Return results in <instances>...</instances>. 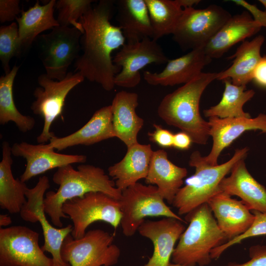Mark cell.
Listing matches in <instances>:
<instances>
[{
	"instance_id": "6da1fadb",
	"label": "cell",
	"mask_w": 266,
	"mask_h": 266,
	"mask_svg": "<svg viewBox=\"0 0 266 266\" xmlns=\"http://www.w3.org/2000/svg\"><path fill=\"white\" fill-rule=\"evenodd\" d=\"M114 1L100 0L79 19L84 30L80 41L82 53L74 64V72L107 91L113 89L115 77L121 70L114 64L111 54L126 42L120 28L110 22Z\"/></svg>"
},
{
	"instance_id": "7a4b0ae2",
	"label": "cell",
	"mask_w": 266,
	"mask_h": 266,
	"mask_svg": "<svg viewBox=\"0 0 266 266\" xmlns=\"http://www.w3.org/2000/svg\"><path fill=\"white\" fill-rule=\"evenodd\" d=\"M53 181L59 186L56 192L45 193L44 208L52 224L63 227L62 218H68L62 211L65 202L81 197L90 192H101L119 200L122 191L115 186L104 170L91 165L81 164L75 169L71 165L59 167L53 175Z\"/></svg>"
},
{
	"instance_id": "3957f363",
	"label": "cell",
	"mask_w": 266,
	"mask_h": 266,
	"mask_svg": "<svg viewBox=\"0 0 266 266\" xmlns=\"http://www.w3.org/2000/svg\"><path fill=\"white\" fill-rule=\"evenodd\" d=\"M217 72H201L190 82L166 95L158 108L159 116L167 125L187 133L193 143L205 145L209 126L200 112V102L203 92L214 80Z\"/></svg>"
},
{
	"instance_id": "277c9868",
	"label": "cell",
	"mask_w": 266,
	"mask_h": 266,
	"mask_svg": "<svg viewBox=\"0 0 266 266\" xmlns=\"http://www.w3.org/2000/svg\"><path fill=\"white\" fill-rule=\"evenodd\" d=\"M189 222L173 252V263L184 266H204L211 261L212 250L224 244L227 237L219 227L206 203L186 215Z\"/></svg>"
},
{
	"instance_id": "5b68a950",
	"label": "cell",
	"mask_w": 266,
	"mask_h": 266,
	"mask_svg": "<svg viewBox=\"0 0 266 266\" xmlns=\"http://www.w3.org/2000/svg\"><path fill=\"white\" fill-rule=\"evenodd\" d=\"M248 151V147L236 149L229 160L216 166L207 163L199 151H194L189 164L195 167V172L186 179L185 185L180 189L172 203L178 214L187 215L221 192L220 182L237 161L246 158Z\"/></svg>"
},
{
	"instance_id": "8992f818",
	"label": "cell",
	"mask_w": 266,
	"mask_h": 266,
	"mask_svg": "<svg viewBox=\"0 0 266 266\" xmlns=\"http://www.w3.org/2000/svg\"><path fill=\"white\" fill-rule=\"evenodd\" d=\"M119 201L122 213L120 225L127 237L133 236L148 217H170L186 223L166 204L154 185L137 182L123 190Z\"/></svg>"
},
{
	"instance_id": "52a82bcc",
	"label": "cell",
	"mask_w": 266,
	"mask_h": 266,
	"mask_svg": "<svg viewBox=\"0 0 266 266\" xmlns=\"http://www.w3.org/2000/svg\"><path fill=\"white\" fill-rule=\"evenodd\" d=\"M82 33L74 27L59 26L38 36V55L52 79L62 80L69 66L80 56Z\"/></svg>"
},
{
	"instance_id": "ba28073f",
	"label": "cell",
	"mask_w": 266,
	"mask_h": 266,
	"mask_svg": "<svg viewBox=\"0 0 266 266\" xmlns=\"http://www.w3.org/2000/svg\"><path fill=\"white\" fill-rule=\"evenodd\" d=\"M114 240L113 234L100 229L89 231L78 239L69 233L63 242L61 255L70 266H112L121 254Z\"/></svg>"
},
{
	"instance_id": "9c48e42d",
	"label": "cell",
	"mask_w": 266,
	"mask_h": 266,
	"mask_svg": "<svg viewBox=\"0 0 266 266\" xmlns=\"http://www.w3.org/2000/svg\"><path fill=\"white\" fill-rule=\"evenodd\" d=\"M84 79L79 72H69L62 80L55 81L46 73L38 76L37 82L40 87L34 90L35 100L31 106L33 113L41 116L44 120L42 130L36 138L38 143L50 141L55 136L50 131L52 123L62 114L68 94Z\"/></svg>"
},
{
	"instance_id": "30bf717a",
	"label": "cell",
	"mask_w": 266,
	"mask_h": 266,
	"mask_svg": "<svg viewBox=\"0 0 266 266\" xmlns=\"http://www.w3.org/2000/svg\"><path fill=\"white\" fill-rule=\"evenodd\" d=\"M62 211L72 221L71 234L74 239L83 237L88 227L97 221L105 222L116 230L122 217L119 200L99 192L66 200Z\"/></svg>"
},
{
	"instance_id": "8fae6325",
	"label": "cell",
	"mask_w": 266,
	"mask_h": 266,
	"mask_svg": "<svg viewBox=\"0 0 266 266\" xmlns=\"http://www.w3.org/2000/svg\"><path fill=\"white\" fill-rule=\"evenodd\" d=\"M232 16L215 4L203 9H184L173 39L184 51L202 47Z\"/></svg>"
},
{
	"instance_id": "7c38bea8",
	"label": "cell",
	"mask_w": 266,
	"mask_h": 266,
	"mask_svg": "<svg viewBox=\"0 0 266 266\" xmlns=\"http://www.w3.org/2000/svg\"><path fill=\"white\" fill-rule=\"evenodd\" d=\"M39 233L23 226L0 229V266H53L39 245Z\"/></svg>"
},
{
	"instance_id": "4fadbf2b",
	"label": "cell",
	"mask_w": 266,
	"mask_h": 266,
	"mask_svg": "<svg viewBox=\"0 0 266 266\" xmlns=\"http://www.w3.org/2000/svg\"><path fill=\"white\" fill-rule=\"evenodd\" d=\"M50 186L48 178L43 176L39 178L34 187L28 188L26 193L27 202L20 212V216L27 222H39L44 239V244L41 248L43 252H49L52 255L53 266H70L63 260L61 249L65 238L71 233L73 226L68 225L64 228H56L47 219L44 199L45 192Z\"/></svg>"
},
{
	"instance_id": "5bb4252c",
	"label": "cell",
	"mask_w": 266,
	"mask_h": 266,
	"mask_svg": "<svg viewBox=\"0 0 266 266\" xmlns=\"http://www.w3.org/2000/svg\"><path fill=\"white\" fill-rule=\"evenodd\" d=\"M169 61L157 41L147 37L135 42H126L113 57L121 70L114 79L115 85L133 88L141 81L140 70L151 64H164Z\"/></svg>"
},
{
	"instance_id": "9a60e30c",
	"label": "cell",
	"mask_w": 266,
	"mask_h": 266,
	"mask_svg": "<svg viewBox=\"0 0 266 266\" xmlns=\"http://www.w3.org/2000/svg\"><path fill=\"white\" fill-rule=\"evenodd\" d=\"M12 154L25 159V169L20 180L26 182L32 177L46 171L75 163L86 162L83 155H68L56 152L48 144H33L26 142L15 143L11 146Z\"/></svg>"
},
{
	"instance_id": "2e32d148",
	"label": "cell",
	"mask_w": 266,
	"mask_h": 266,
	"mask_svg": "<svg viewBox=\"0 0 266 266\" xmlns=\"http://www.w3.org/2000/svg\"><path fill=\"white\" fill-rule=\"evenodd\" d=\"M209 136L213 139L209 154L204 156L207 163L211 166L218 164L222 151L247 131L260 130L266 133V114L260 113L255 118H209Z\"/></svg>"
},
{
	"instance_id": "e0dca14e",
	"label": "cell",
	"mask_w": 266,
	"mask_h": 266,
	"mask_svg": "<svg viewBox=\"0 0 266 266\" xmlns=\"http://www.w3.org/2000/svg\"><path fill=\"white\" fill-rule=\"evenodd\" d=\"M183 222L166 217L157 221H145L138 228L139 233L149 239L153 253L143 266H168L177 240L185 230Z\"/></svg>"
},
{
	"instance_id": "ac0fdd59",
	"label": "cell",
	"mask_w": 266,
	"mask_h": 266,
	"mask_svg": "<svg viewBox=\"0 0 266 266\" xmlns=\"http://www.w3.org/2000/svg\"><path fill=\"white\" fill-rule=\"evenodd\" d=\"M203 47L190 51L183 56L169 60L159 72L143 71L144 79L153 86H174L186 84L202 72V69L212 61Z\"/></svg>"
},
{
	"instance_id": "d6986e66",
	"label": "cell",
	"mask_w": 266,
	"mask_h": 266,
	"mask_svg": "<svg viewBox=\"0 0 266 266\" xmlns=\"http://www.w3.org/2000/svg\"><path fill=\"white\" fill-rule=\"evenodd\" d=\"M231 197L219 192L207 202L228 240L245 233L255 218L253 213L241 200Z\"/></svg>"
},
{
	"instance_id": "ffe728a7",
	"label": "cell",
	"mask_w": 266,
	"mask_h": 266,
	"mask_svg": "<svg viewBox=\"0 0 266 266\" xmlns=\"http://www.w3.org/2000/svg\"><path fill=\"white\" fill-rule=\"evenodd\" d=\"M244 159L237 161L231 174L223 179L219 185L220 191L231 196L238 197L251 211L266 214V188L249 173Z\"/></svg>"
},
{
	"instance_id": "44dd1931",
	"label": "cell",
	"mask_w": 266,
	"mask_h": 266,
	"mask_svg": "<svg viewBox=\"0 0 266 266\" xmlns=\"http://www.w3.org/2000/svg\"><path fill=\"white\" fill-rule=\"evenodd\" d=\"M262 27L247 11L232 16L203 46L211 59L221 58L232 46L258 33Z\"/></svg>"
},
{
	"instance_id": "7402d4cb",
	"label": "cell",
	"mask_w": 266,
	"mask_h": 266,
	"mask_svg": "<svg viewBox=\"0 0 266 266\" xmlns=\"http://www.w3.org/2000/svg\"><path fill=\"white\" fill-rule=\"evenodd\" d=\"M111 105L97 110L88 122L72 133L62 137L54 136L48 145L54 149L63 150L79 145H90L115 137Z\"/></svg>"
},
{
	"instance_id": "603a6c76",
	"label": "cell",
	"mask_w": 266,
	"mask_h": 266,
	"mask_svg": "<svg viewBox=\"0 0 266 266\" xmlns=\"http://www.w3.org/2000/svg\"><path fill=\"white\" fill-rule=\"evenodd\" d=\"M138 99L135 93L121 91L115 95L111 104L115 136L127 148L138 143L137 135L144 125V120L135 110Z\"/></svg>"
},
{
	"instance_id": "cb8c5ba5",
	"label": "cell",
	"mask_w": 266,
	"mask_h": 266,
	"mask_svg": "<svg viewBox=\"0 0 266 266\" xmlns=\"http://www.w3.org/2000/svg\"><path fill=\"white\" fill-rule=\"evenodd\" d=\"M187 173L186 168L175 165L168 159L166 151L159 149L153 152L145 181L149 185H156L164 200L172 204Z\"/></svg>"
},
{
	"instance_id": "d4e9b609",
	"label": "cell",
	"mask_w": 266,
	"mask_h": 266,
	"mask_svg": "<svg viewBox=\"0 0 266 266\" xmlns=\"http://www.w3.org/2000/svg\"><path fill=\"white\" fill-rule=\"evenodd\" d=\"M153 152L150 144L138 142L127 148L124 158L108 168L109 175L115 180L116 187L123 191L145 179Z\"/></svg>"
},
{
	"instance_id": "484cf974",
	"label": "cell",
	"mask_w": 266,
	"mask_h": 266,
	"mask_svg": "<svg viewBox=\"0 0 266 266\" xmlns=\"http://www.w3.org/2000/svg\"><path fill=\"white\" fill-rule=\"evenodd\" d=\"M264 42L265 37L262 35L250 41H243L229 58L234 59L232 66L217 72L216 80L229 79L234 85L246 86L253 80L255 69L262 57L261 50Z\"/></svg>"
},
{
	"instance_id": "4316f807",
	"label": "cell",
	"mask_w": 266,
	"mask_h": 266,
	"mask_svg": "<svg viewBox=\"0 0 266 266\" xmlns=\"http://www.w3.org/2000/svg\"><path fill=\"white\" fill-rule=\"evenodd\" d=\"M116 19L127 42L152 37V30L145 0H119L115 2Z\"/></svg>"
},
{
	"instance_id": "83f0119b",
	"label": "cell",
	"mask_w": 266,
	"mask_h": 266,
	"mask_svg": "<svg viewBox=\"0 0 266 266\" xmlns=\"http://www.w3.org/2000/svg\"><path fill=\"white\" fill-rule=\"evenodd\" d=\"M56 0H50L44 5L39 1L26 11L22 10L16 19L19 34L24 50L29 48L42 32L60 26L54 17Z\"/></svg>"
},
{
	"instance_id": "f1b7e54d",
	"label": "cell",
	"mask_w": 266,
	"mask_h": 266,
	"mask_svg": "<svg viewBox=\"0 0 266 266\" xmlns=\"http://www.w3.org/2000/svg\"><path fill=\"white\" fill-rule=\"evenodd\" d=\"M11 147L6 141L2 145V159L0 163V206L10 213H20L27 202L28 189L25 182L12 174Z\"/></svg>"
},
{
	"instance_id": "f546056e",
	"label": "cell",
	"mask_w": 266,
	"mask_h": 266,
	"mask_svg": "<svg viewBox=\"0 0 266 266\" xmlns=\"http://www.w3.org/2000/svg\"><path fill=\"white\" fill-rule=\"evenodd\" d=\"M225 89L218 103L203 110L206 117H217L220 118H250L243 107L255 95L252 90H246L245 86L233 84L229 79L223 80Z\"/></svg>"
},
{
	"instance_id": "4dcf8cb0",
	"label": "cell",
	"mask_w": 266,
	"mask_h": 266,
	"mask_svg": "<svg viewBox=\"0 0 266 266\" xmlns=\"http://www.w3.org/2000/svg\"><path fill=\"white\" fill-rule=\"evenodd\" d=\"M18 70L19 66L15 65L8 73L0 77V124L13 122L21 132L27 133L34 128L35 122L33 117L20 113L15 105L13 86Z\"/></svg>"
},
{
	"instance_id": "1f68e13d",
	"label": "cell",
	"mask_w": 266,
	"mask_h": 266,
	"mask_svg": "<svg viewBox=\"0 0 266 266\" xmlns=\"http://www.w3.org/2000/svg\"><path fill=\"white\" fill-rule=\"evenodd\" d=\"M152 30V39L157 41L173 34L183 9L175 0H145Z\"/></svg>"
},
{
	"instance_id": "d6a6232c",
	"label": "cell",
	"mask_w": 266,
	"mask_h": 266,
	"mask_svg": "<svg viewBox=\"0 0 266 266\" xmlns=\"http://www.w3.org/2000/svg\"><path fill=\"white\" fill-rule=\"evenodd\" d=\"M24 51L20 39L16 22L0 27V60L5 74L11 69L9 66L11 59L20 56Z\"/></svg>"
},
{
	"instance_id": "836d02e7",
	"label": "cell",
	"mask_w": 266,
	"mask_h": 266,
	"mask_svg": "<svg viewBox=\"0 0 266 266\" xmlns=\"http://www.w3.org/2000/svg\"><path fill=\"white\" fill-rule=\"evenodd\" d=\"M92 0H58L55 8L57 10L56 19L60 26L72 25L83 33L84 30L79 22L80 18L92 6Z\"/></svg>"
},
{
	"instance_id": "e575fe53",
	"label": "cell",
	"mask_w": 266,
	"mask_h": 266,
	"mask_svg": "<svg viewBox=\"0 0 266 266\" xmlns=\"http://www.w3.org/2000/svg\"><path fill=\"white\" fill-rule=\"evenodd\" d=\"M251 211L254 215L255 218L251 227L242 234L213 249L211 253L212 259L219 258L227 249L235 244L240 243L247 238L266 235V214L257 211Z\"/></svg>"
},
{
	"instance_id": "d590c367",
	"label": "cell",
	"mask_w": 266,
	"mask_h": 266,
	"mask_svg": "<svg viewBox=\"0 0 266 266\" xmlns=\"http://www.w3.org/2000/svg\"><path fill=\"white\" fill-rule=\"evenodd\" d=\"M19 0H0V22H11L17 18L22 10L20 7Z\"/></svg>"
},
{
	"instance_id": "8d00e7d4",
	"label": "cell",
	"mask_w": 266,
	"mask_h": 266,
	"mask_svg": "<svg viewBox=\"0 0 266 266\" xmlns=\"http://www.w3.org/2000/svg\"><path fill=\"white\" fill-rule=\"evenodd\" d=\"M153 126L154 131L148 133L150 141L163 148L173 146L174 134L169 130L164 129L161 125L154 124Z\"/></svg>"
},
{
	"instance_id": "74e56055",
	"label": "cell",
	"mask_w": 266,
	"mask_h": 266,
	"mask_svg": "<svg viewBox=\"0 0 266 266\" xmlns=\"http://www.w3.org/2000/svg\"><path fill=\"white\" fill-rule=\"evenodd\" d=\"M250 260L239 266H266V246L256 245L250 249Z\"/></svg>"
},
{
	"instance_id": "f35d334b",
	"label": "cell",
	"mask_w": 266,
	"mask_h": 266,
	"mask_svg": "<svg viewBox=\"0 0 266 266\" xmlns=\"http://www.w3.org/2000/svg\"><path fill=\"white\" fill-rule=\"evenodd\" d=\"M232 1L244 8L251 14L254 21L260 24L262 27L266 28V10L262 11L256 5L251 4L244 0H233Z\"/></svg>"
},
{
	"instance_id": "ab89813d",
	"label": "cell",
	"mask_w": 266,
	"mask_h": 266,
	"mask_svg": "<svg viewBox=\"0 0 266 266\" xmlns=\"http://www.w3.org/2000/svg\"><path fill=\"white\" fill-rule=\"evenodd\" d=\"M253 80L259 85L266 88V56L262 57L257 65Z\"/></svg>"
},
{
	"instance_id": "60d3db41",
	"label": "cell",
	"mask_w": 266,
	"mask_h": 266,
	"mask_svg": "<svg viewBox=\"0 0 266 266\" xmlns=\"http://www.w3.org/2000/svg\"><path fill=\"white\" fill-rule=\"evenodd\" d=\"M193 142L191 137L183 132L174 134L173 147L180 150L188 149Z\"/></svg>"
},
{
	"instance_id": "b9f144b4",
	"label": "cell",
	"mask_w": 266,
	"mask_h": 266,
	"mask_svg": "<svg viewBox=\"0 0 266 266\" xmlns=\"http://www.w3.org/2000/svg\"><path fill=\"white\" fill-rule=\"evenodd\" d=\"M178 5L183 9L194 7L200 2V0H175Z\"/></svg>"
},
{
	"instance_id": "7bdbcfd3",
	"label": "cell",
	"mask_w": 266,
	"mask_h": 266,
	"mask_svg": "<svg viewBox=\"0 0 266 266\" xmlns=\"http://www.w3.org/2000/svg\"><path fill=\"white\" fill-rule=\"evenodd\" d=\"M12 223L11 218L7 214L0 215V227L7 226Z\"/></svg>"
},
{
	"instance_id": "ee69618b",
	"label": "cell",
	"mask_w": 266,
	"mask_h": 266,
	"mask_svg": "<svg viewBox=\"0 0 266 266\" xmlns=\"http://www.w3.org/2000/svg\"><path fill=\"white\" fill-rule=\"evenodd\" d=\"M239 265H240V264L233 263V264H229V265H227L226 266H239ZM168 266H184L178 265V264H174V263H170Z\"/></svg>"
},
{
	"instance_id": "f6af8a7d",
	"label": "cell",
	"mask_w": 266,
	"mask_h": 266,
	"mask_svg": "<svg viewBox=\"0 0 266 266\" xmlns=\"http://www.w3.org/2000/svg\"><path fill=\"white\" fill-rule=\"evenodd\" d=\"M266 9V0H259Z\"/></svg>"
}]
</instances>
